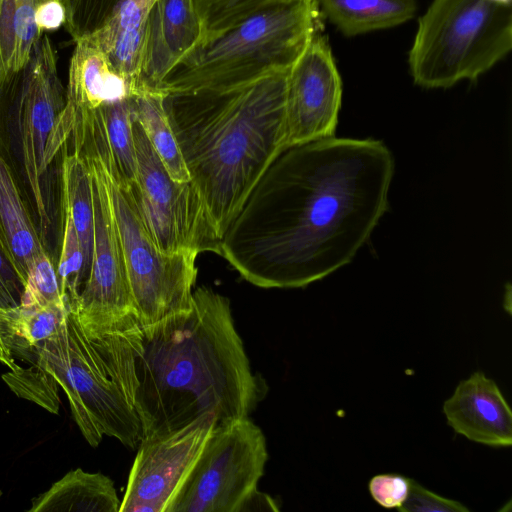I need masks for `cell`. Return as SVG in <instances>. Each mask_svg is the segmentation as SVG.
Segmentation results:
<instances>
[{
  "instance_id": "1f68e13d",
  "label": "cell",
  "mask_w": 512,
  "mask_h": 512,
  "mask_svg": "<svg viewBox=\"0 0 512 512\" xmlns=\"http://www.w3.org/2000/svg\"><path fill=\"white\" fill-rule=\"evenodd\" d=\"M66 11L62 0H49L44 2L37 10L35 22L40 30L53 31L65 24Z\"/></svg>"
},
{
  "instance_id": "5b68a950",
  "label": "cell",
  "mask_w": 512,
  "mask_h": 512,
  "mask_svg": "<svg viewBox=\"0 0 512 512\" xmlns=\"http://www.w3.org/2000/svg\"><path fill=\"white\" fill-rule=\"evenodd\" d=\"M71 129L57 52L43 34L27 62L0 82V157L55 267L64 232V165Z\"/></svg>"
},
{
  "instance_id": "4dcf8cb0",
  "label": "cell",
  "mask_w": 512,
  "mask_h": 512,
  "mask_svg": "<svg viewBox=\"0 0 512 512\" xmlns=\"http://www.w3.org/2000/svg\"><path fill=\"white\" fill-rule=\"evenodd\" d=\"M26 281L0 242V307L21 304Z\"/></svg>"
},
{
  "instance_id": "d4e9b609",
  "label": "cell",
  "mask_w": 512,
  "mask_h": 512,
  "mask_svg": "<svg viewBox=\"0 0 512 512\" xmlns=\"http://www.w3.org/2000/svg\"><path fill=\"white\" fill-rule=\"evenodd\" d=\"M56 273L61 294L72 308L83 290L86 280L80 242L72 221L66 213Z\"/></svg>"
},
{
  "instance_id": "ffe728a7",
  "label": "cell",
  "mask_w": 512,
  "mask_h": 512,
  "mask_svg": "<svg viewBox=\"0 0 512 512\" xmlns=\"http://www.w3.org/2000/svg\"><path fill=\"white\" fill-rule=\"evenodd\" d=\"M0 242L27 282L35 261L45 251L16 183L1 157Z\"/></svg>"
},
{
  "instance_id": "5bb4252c",
  "label": "cell",
  "mask_w": 512,
  "mask_h": 512,
  "mask_svg": "<svg viewBox=\"0 0 512 512\" xmlns=\"http://www.w3.org/2000/svg\"><path fill=\"white\" fill-rule=\"evenodd\" d=\"M202 38L193 0H155L147 21L140 92H159L165 76Z\"/></svg>"
},
{
  "instance_id": "e0dca14e",
  "label": "cell",
  "mask_w": 512,
  "mask_h": 512,
  "mask_svg": "<svg viewBox=\"0 0 512 512\" xmlns=\"http://www.w3.org/2000/svg\"><path fill=\"white\" fill-rule=\"evenodd\" d=\"M155 0H123L109 20L88 36L115 69L140 92L141 70L149 12Z\"/></svg>"
},
{
  "instance_id": "9c48e42d",
  "label": "cell",
  "mask_w": 512,
  "mask_h": 512,
  "mask_svg": "<svg viewBox=\"0 0 512 512\" xmlns=\"http://www.w3.org/2000/svg\"><path fill=\"white\" fill-rule=\"evenodd\" d=\"M267 460L266 438L249 417L215 424L167 512H237Z\"/></svg>"
},
{
  "instance_id": "2e32d148",
  "label": "cell",
  "mask_w": 512,
  "mask_h": 512,
  "mask_svg": "<svg viewBox=\"0 0 512 512\" xmlns=\"http://www.w3.org/2000/svg\"><path fill=\"white\" fill-rule=\"evenodd\" d=\"M66 95L69 105L94 109L107 102L131 97L135 90L100 47L86 37L75 42Z\"/></svg>"
},
{
  "instance_id": "484cf974",
  "label": "cell",
  "mask_w": 512,
  "mask_h": 512,
  "mask_svg": "<svg viewBox=\"0 0 512 512\" xmlns=\"http://www.w3.org/2000/svg\"><path fill=\"white\" fill-rule=\"evenodd\" d=\"M66 11L65 28L74 42L86 38L109 20L123 0H62Z\"/></svg>"
},
{
  "instance_id": "836d02e7",
  "label": "cell",
  "mask_w": 512,
  "mask_h": 512,
  "mask_svg": "<svg viewBox=\"0 0 512 512\" xmlns=\"http://www.w3.org/2000/svg\"><path fill=\"white\" fill-rule=\"evenodd\" d=\"M309 1H311V2H317V0H309Z\"/></svg>"
},
{
  "instance_id": "cb8c5ba5",
  "label": "cell",
  "mask_w": 512,
  "mask_h": 512,
  "mask_svg": "<svg viewBox=\"0 0 512 512\" xmlns=\"http://www.w3.org/2000/svg\"><path fill=\"white\" fill-rule=\"evenodd\" d=\"M164 95L155 91L133 95V111L171 178L187 182L191 177L164 108Z\"/></svg>"
},
{
  "instance_id": "f1b7e54d",
  "label": "cell",
  "mask_w": 512,
  "mask_h": 512,
  "mask_svg": "<svg viewBox=\"0 0 512 512\" xmlns=\"http://www.w3.org/2000/svg\"><path fill=\"white\" fill-rule=\"evenodd\" d=\"M401 512H468L460 502L437 495L410 479L408 496L401 507Z\"/></svg>"
},
{
  "instance_id": "7402d4cb",
  "label": "cell",
  "mask_w": 512,
  "mask_h": 512,
  "mask_svg": "<svg viewBox=\"0 0 512 512\" xmlns=\"http://www.w3.org/2000/svg\"><path fill=\"white\" fill-rule=\"evenodd\" d=\"M49 0H0V82L28 60L44 34L35 22L38 8Z\"/></svg>"
},
{
  "instance_id": "ba28073f",
  "label": "cell",
  "mask_w": 512,
  "mask_h": 512,
  "mask_svg": "<svg viewBox=\"0 0 512 512\" xmlns=\"http://www.w3.org/2000/svg\"><path fill=\"white\" fill-rule=\"evenodd\" d=\"M108 190L129 287L142 326L187 311L197 276L195 251L165 252L155 243L128 189L96 156Z\"/></svg>"
},
{
  "instance_id": "44dd1931",
  "label": "cell",
  "mask_w": 512,
  "mask_h": 512,
  "mask_svg": "<svg viewBox=\"0 0 512 512\" xmlns=\"http://www.w3.org/2000/svg\"><path fill=\"white\" fill-rule=\"evenodd\" d=\"M319 16L345 36L401 25L417 11L416 0H317Z\"/></svg>"
},
{
  "instance_id": "9a60e30c",
  "label": "cell",
  "mask_w": 512,
  "mask_h": 512,
  "mask_svg": "<svg viewBox=\"0 0 512 512\" xmlns=\"http://www.w3.org/2000/svg\"><path fill=\"white\" fill-rule=\"evenodd\" d=\"M447 423L467 439L493 446L512 444V412L497 384L481 371L461 381L443 405Z\"/></svg>"
},
{
  "instance_id": "4fadbf2b",
  "label": "cell",
  "mask_w": 512,
  "mask_h": 512,
  "mask_svg": "<svg viewBox=\"0 0 512 512\" xmlns=\"http://www.w3.org/2000/svg\"><path fill=\"white\" fill-rule=\"evenodd\" d=\"M341 102L340 74L317 31L288 72L286 146L334 137Z\"/></svg>"
},
{
  "instance_id": "7c38bea8",
  "label": "cell",
  "mask_w": 512,
  "mask_h": 512,
  "mask_svg": "<svg viewBox=\"0 0 512 512\" xmlns=\"http://www.w3.org/2000/svg\"><path fill=\"white\" fill-rule=\"evenodd\" d=\"M216 422L208 413L181 428L142 438L119 512H167Z\"/></svg>"
},
{
  "instance_id": "8fae6325",
  "label": "cell",
  "mask_w": 512,
  "mask_h": 512,
  "mask_svg": "<svg viewBox=\"0 0 512 512\" xmlns=\"http://www.w3.org/2000/svg\"><path fill=\"white\" fill-rule=\"evenodd\" d=\"M82 157L87 160L92 175L94 250L88 280L71 309L86 335L93 336L139 318L102 171L95 158Z\"/></svg>"
},
{
  "instance_id": "83f0119b",
  "label": "cell",
  "mask_w": 512,
  "mask_h": 512,
  "mask_svg": "<svg viewBox=\"0 0 512 512\" xmlns=\"http://www.w3.org/2000/svg\"><path fill=\"white\" fill-rule=\"evenodd\" d=\"M21 303L69 305L61 294L56 267L46 253L41 254L35 261L28 275Z\"/></svg>"
},
{
  "instance_id": "d6a6232c",
  "label": "cell",
  "mask_w": 512,
  "mask_h": 512,
  "mask_svg": "<svg viewBox=\"0 0 512 512\" xmlns=\"http://www.w3.org/2000/svg\"><path fill=\"white\" fill-rule=\"evenodd\" d=\"M279 507L269 495L255 489L240 504L237 512L278 511Z\"/></svg>"
},
{
  "instance_id": "d6986e66",
  "label": "cell",
  "mask_w": 512,
  "mask_h": 512,
  "mask_svg": "<svg viewBox=\"0 0 512 512\" xmlns=\"http://www.w3.org/2000/svg\"><path fill=\"white\" fill-rule=\"evenodd\" d=\"M113 481L102 473L69 471L32 501L29 512H119Z\"/></svg>"
},
{
  "instance_id": "6da1fadb",
  "label": "cell",
  "mask_w": 512,
  "mask_h": 512,
  "mask_svg": "<svg viewBox=\"0 0 512 512\" xmlns=\"http://www.w3.org/2000/svg\"><path fill=\"white\" fill-rule=\"evenodd\" d=\"M394 158L380 140L284 147L221 237L219 255L261 288H301L352 261L388 209Z\"/></svg>"
},
{
  "instance_id": "f546056e",
  "label": "cell",
  "mask_w": 512,
  "mask_h": 512,
  "mask_svg": "<svg viewBox=\"0 0 512 512\" xmlns=\"http://www.w3.org/2000/svg\"><path fill=\"white\" fill-rule=\"evenodd\" d=\"M410 479L398 474H380L371 478L369 492L380 506L399 508L405 502Z\"/></svg>"
},
{
  "instance_id": "603a6c76",
  "label": "cell",
  "mask_w": 512,
  "mask_h": 512,
  "mask_svg": "<svg viewBox=\"0 0 512 512\" xmlns=\"http://www.w3.org/2000/svg\"><path fill=\"white\" fill-rule=\"evenodd\" d=\"M64 209L80 242L87 282L93 258L95 232L92 175L87 160L74 151H69L65 159Z\"/></svg>"
},
{
  "instance_id": "8992f818",
  "label": "cell",
  "mask_w": 512,
  "mask_h": 512,
  "mask_svg": "<svg viewBox=\"0 0 512 512\" xmlns=\"http://www.w3.org/2000/svg\"><path fill=\"white\" fill-rule=\"evenodd\" d=\"M317 3L269 0L202 38L165 76L163 94L228 89L290 69L318 31Z\"/></svg>"
},
{
  "instance_id": "3957f363",
  "label": "cell",
  "mask_w": 512,
  "mask_h": 512,
  "mask_svg": "<svg viewBox=\"0 0 512 512\" xmlns=\"http://www.w3.org/2000/svg\"><path fill=\"white\" fill-rule=\"evenodd\" d=\"M288 72L228 89L164 95L191 181L220 237L286 146Z\"/></svg>"
},
{
  "instance_id": "4316f807",
  "label": "cell",
  "mask_w": 512,
  "mask_h": 512,
  "mask_svg": "<svg viewBox=\"0 0 512 512\" xmlns=\"http://www.w3.org/2000/svg\"><path fill=\"white\" fill-rule=\"evenodd\" d=\"M269 0H193L203 37L219 32L251 14Z\"/></svg>"
},
{
  "instance_id": "30bf717a",
  "label": "cell",
  "mask_w": 512,
  "mask_h": 512,
  "mask_svg": "<svg viewBox=\"0 0 512 512\" xmlns=\"http://www.w3.org/2000/svg\"><path fill=\"white\" fill-rule=\"evenodd\" d=\"M132 128L137 178L126 188L155 243L165 252L219 255L221 237L195 185L171 178L134 111Z\"/></svg>"
},
{
  "instance_id": "52a82bcc",
  "label": "cell",
  "mask_w": 512,
  "mask_h": 512,
  "mask_svg": "<svg viewBox=\"0 0 512 512\" xmlns=\"http://www.w3.org/2000/svg\"><path fill=\"white\" fill-rule=\"evenodd\" d=\"M511 48V0H432L418 21L409 70L423 88H449L476 80Z\"/></svg>"
},
{
  "instance_id": "ac0fdd59",
  "label": "cell",
  "mask_w": 512,
  "mask_h": 512,
  "mask_svg": "<svg viewBox=\"0 0 512 512\" xmlns=\"http://www.w3.org/2000/svg\"><path fill=\"white\" fill-rule=\"evenodd\" d=\"M70 310L66 304L21 303L0 307V362L8 368L53 335Z\"/></svg>"
},
{
  "instance_id": "277c9868",
  "label": "cell",
  "mask_w": 512,
  "mask_h": 512,
  "mask_svg": "<svg viewBox=\"0 0 512 512\" xmlns=\"http://www.w3.org/2000/svg\"><path fill=\"white\" fill-rule=\"evenodd\" d=\"M142 325L87 336L70 308L58 330L9 367L2 378L18 397L50 413L59 411V388L85 440L97 447L104 436L129 448L142 439L135 399L136 359Z\"/></svg>"
},
{
  "instance_id": "7a4b0ae2",
  "label": "cell",
  "mask_w": 512,
  "mask_h": 512,
  "mask_svg": "<svg viewBox=\"0 0 512 512\" xmlns=\"http://www.w3.org/2000/svg\"><path fill=\"white\" fill-rule=\"evenodd\" d=\"M136 373L142 438L208 413L216 424L249 417L268 392L252 371L229 299L203 286L189 310L142 326Z\"/></svg>"
}]
</instances>
